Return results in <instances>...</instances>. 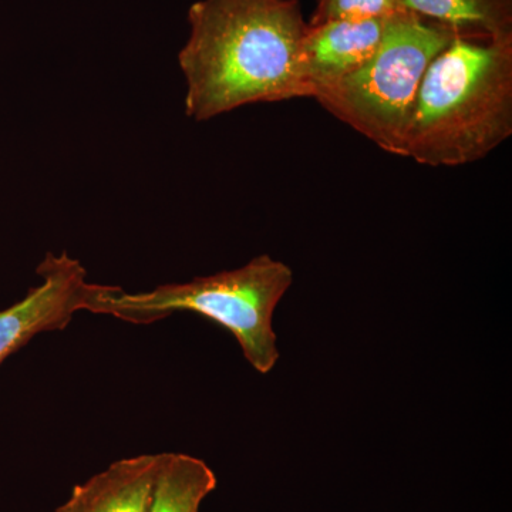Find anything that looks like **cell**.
Here are the masks:
<instances>
[{
  "instance_id": "6da1fadb",
  "label": "cell",
  "mask_w": 512,
  "mask_h": 512,
  "mask_svg": "<svg viewBox=\"0 0 512 512\" xmlns=\"http://www.w3.org/2000/svg\"><path fill=\"white\" fill-rule=\"evenodd\" d=\"M188 22L191 35L178 62L191 119L311 97L298 67L308 29L298 0H198Z\"/></svg>"
},
{
  "instance_id": "7a4b0ae2",
  "label": "cell",
  "mask_w": 512,
  "mask_h": 512,
  "mask_svg": "<svg viewBox=\"0 0 512 512\" xmlns=\"http://www.w3.org/2000/svg\"><path fill=\"white\" fill-rule=\"evenodd\" d=\"M512 136V39L456 36L431 60L402 157L430 167L483 160Z\"/></svg>"
},
{
  "instance_id": "3957f363",
  "label": "cell",
  "mask_w": 512,
  "mask_h": 512,
  "mask_svg": "<svg viewBox=\"0 0 512 512\" xmlns=\"http://www.w3.org/2000/svg\"><path fill=\"white\" fill-rule=\"evenodd\" d=\"M292 282L288 265L261 255L234 271L148 292L127 293L120 286L94 284L86 311L133 325H151L178 312L197 313L228 330L249 365L266 375L279 360L272 318Z\"/></svg>"
},
{
  "instance_id": "277c9868",
  "label": "cell",
  "mask_w": 512,
  "mask_h": 512,
  "mask_svg": "<svg viewBox=\"0 0 512 512\" xmlns=\"http://www.w3.org/2000/svg\"><path fill=\"white\" fill-rule=\"evenodd\" d=\"M456 36L446 26L400 10L387 18L372 59L339 82L316 90L312 99L386 153L402 157L424 73Z\"/></svg>"
},
{
  "instance_id": "5b68a950",
  "label": "cell",
  "mask_w": 512,
  "mask_h": 512,
  "mask_svg": "<svg viewBox=\"0 0 512 512\" xmlns=\"http://www.w3.org/2000/svg\"><path fill=\"white\" fill-rule=\"evenodd\" d=\"M36 272L42 284L0 311V366L40 333L66 329L77 312L86 311L94 284L77 259L49 252Z\"/></svg>"
},
{
  "instance_id": "8992f818",
  "label": "cell",
  "mask_w": 512,
  "mask_h": 512,
  "mask_svg": "<svg viewBox=\"0 0 512 512\" xmlns=\"http://www.w3.org/2000/svg\"><path fill=\"white\" fill-rule=\"evenodd\" d=\"M387 18L338 20L308 25L299 46L298 67L311 97L365 66L383 39Z\"/></svg>"
},
{
  "instance_id": "52a82bcc",
  "label": "cell",
  "mask_w": 512,
  "mask_h": 512,
  "mask_svg": "<svg viewBox=\"0 0 512 512\" xmlns=\"http://www.w3.org/2000/svg\"><path fill=\"white\" fill-rule=\"evenodd\" d=\"M165 453L121 458L76 485L56 512H150Z\"/></svg>"
},
{
  "instance_id": "ba28073f",
  "label": "cell",
  "mask_w": 512,
  "mask_h": 512,
  "mask_svg": "<svg viewBox=\"0 0 512 512\" xmlns=\"http://www.w3.org/2000/svg\"><path fill=\"white\" fill-rule=\"evenodd\" d=\"M400 8L458 36L512 39V0H399Z\"/></svg>"
},
{
  "instance_id": "9c48e42d",
  "label": "cell",
  "mask_w": 512,
  "mask_h": 512,
  "mask_svg": "<svg viewBox=\"0 0 512 512\" xmlns=\"http://www.w3.org/2000/svg\"><path fill=\"white\" fill-rule=\"evenodd\" d=\"M215 487L217 477L201 458L165 453L150 512H200Z\"/></svg>"
},
{
  "instance_id": "30bf717a",
  "label": "cell",
  "mask_w": 512,
  "mask_h": 512,
  "mask_svg": "<svg viewBox=\"0 0 512 512\" xmlns=\"http://www.w3.org/2000/svg\"><path fill=\"white\" fill-rule=\"evenodd\" d=\"M400 10L403 9L399 0H316V12L308 25L338 20L389 18Z\"/></svg>"
}]
</instances>
